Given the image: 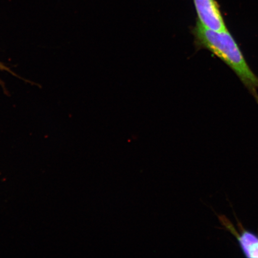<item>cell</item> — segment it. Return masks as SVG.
I'll return each instance as SVG.
<instances>
[{
  "label": "cell",
  "mask_w": 258,
  "mask_h": 258,
  "mask_svg": "<svg viewBox=\"0 0 258 258\" xmlns=\"http://www.w3.org/2000/svg\"><path fill=\"white\" fill-rule=\"evenodd\" d=\"M191 32L196 48L209 50L227 64L258 103V77L250 69L230 32L209 30L198 21Z\"/></svg>",
  "instance_id": "6da1fadb"
},
{
  "label": "cell",
  "mask_w": 258,
  "mask_h": 258,
  "mask_svg": "<svg viewBox=\"0 0 258 258\" xmlns=\"http://www.w3.org/2000/svg\"><path fill=\"white\" fill-rule=\"evenodd\" d=\"M0 69H2V70H6V67L3 66V64H2L1 63H0Z\"/></svg>",
  "instance_id": "277c9868"
},
{
  "label": "cell",
  "mask_w": 258,
  "mask_h": 258,
  "mask_svg": "<svg viewBox=\"0 0 258 258\" xmlns=\"http://www.w3.org/2000/svg\"><path fill=\"white\" fill-rule=\"evenodd\" d=\"M219 221L226 230L233 235L242 252L247 257L258 258V234L245 229L237 219V228L224 215L218 216Z\"/></svg>",
  "instance_id": "3957f363"
},
{
  "label": "cell",
  "mask_w": 258,
  "mask_h": 258,
  "mask_svg": "<svg viewBox=\"0 0 258 258\" xmlns=\"http://www.w3.org/2000/svg\"><path fill=\"white\" fill-rule=\"evenodd\" d=\"M198 20L203 27L212 31H227L220 7L216 0H193Z\"/></svg>",
  "instance_id": "7a4b0ae2"
}]
</instances>
